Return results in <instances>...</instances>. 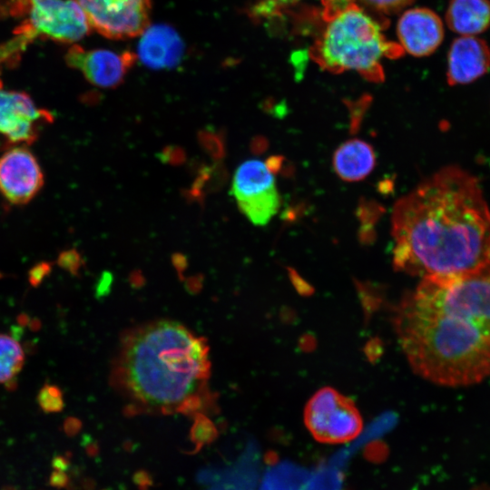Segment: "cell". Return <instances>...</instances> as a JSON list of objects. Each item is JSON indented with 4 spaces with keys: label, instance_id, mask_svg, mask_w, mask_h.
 Returning a JSON list of instances; mask_svg holds the SVG:
<instances>
[{
    "label": "cell",
    "instance_id": "obj_1",
    "mask_svg": "<svg viewBox=\"0 0 490 490\" xmlns=\"http://www.w3.org/2000/svg\"><path fill=\"white\" fill-rule=\"evenodd\" d=\"M393 324L420 377L447 387L483 381L490 376V261L422 278L399 302Z\"/></svg>",
    "mask_w": 490,
    "mask_h": 490
},
{
    "label": "cell",
    "instance_id": "obj_2",
    "mask_svg": "<svg viewBox=\"0 0 490 490\" xmlns=\"http://www.w3.org/2000/svg\"><path fill=\"white\" fill-rule=\"evenodd\" d=\"M393 265L421 278L475 270L490 261V210L478 181L446 167L397 201Z\"/></svg>",
    "mask_w": 490,
    "mask_h": 490
},
{
    "label": "cell",
    "instance_id": "obj_3",
    "mask_svg": "<svg viewBox=\"0 0 490 490\" xmlns=\"http://www.w3.org/2000/svg\"><path fill=\"white\" fill-rule=\"evenodd\" d=\"M211 374L206 341L174 320L160 319L123 334L113 384L135 411L190 413L201 407Z\"/></svg>",
    "mask_w": 490,
    "mask_h": 490
},
{
    "label": "cell",
    "instance_id": "obj_4",
    "mask_svg": "<svg viewBox=\"0 0 490 490\" xmlns=\"http://www.w3.org/2000/svg\"><path fill=\"white\" fill-rule=\"evenodd\" d=\"M324 21L326 25L309 54L325 71H355L366 80L378 83L384 80L382 61L398 58L404 53L383 34V23L356 3Z\"/></svg>",
    "mask_w": 490,
    "mask_h": 490
},
{
    "label": "cell",
    "instance_id": "obj_5",
    "mask_svg": "<svg viewBox=\"0 0 490 490\" xmlns=\"http://www.w3.org/2000/svg\"><path fill=\"white\" fill-rule=\"evenodd\" d=\"M304 422L316 440L328 444L348 442L356 438L363 427L355 403L330 387L320 388L307 402Z\"/></svg>",
    "mask_w": 490,
    "mask_h": 490
},
{
    "label": "cell",
    "instance_id": "obj_6",
    "mask_svg": "<svg viewBox=\"0 0 490 490\" xmlns=\"http://www.w3.org/2000/svg\"><path fill=\"white\" fill-rule=\"evenodd\" d=\"M15 10L26 15L16 30L61 43H74L92 29L74 0H17Z\"/></svg>",
    "mask_w": 490,
    "mask_h": 490
},
{
    "label": "cell",
    "instance_id": "obj_7",
    "mask_svg": "<svg viewBox=\"0 0 490 490\" xmlns=\"http://www.w3.org/2000/svg\"><path fill=\"white\" fill-rule=\"evenodd\" d=\"M232 194L240 210L254 225L264 226L279 208L276 181L269 165L260 160H249L236 170Z\"/></svg>",
    "mask_w": 490,
    "mask_h": 490
},
{
    "label": "cell",
    "instance_id": "obj_8",
    "mask_svg": "<svg viewBox=\"0 0 490 490\" xmlns=\"http://www.w3.org/2000/svg\"><path fill=\"white\" fill-rule=\"evenodd\" d=\"M53 121L49 110L24 92L5 88L0 79V148L34 143Z\"/></svg>",
    "mask_w": 490,
    "mask_h": 490
},
{
    "label": "cell",
    "instance_id": "obj_9",
    "mask_svg": "<svg viewBox=\"0 0 490 490\" xmlns=\"http://www.w3.org/2000/svg\"><path fill=\"white\" fill-rule=\"evenodd\" d=\"M92 28L111 39L140 35L150 25L151 0H74Z\"/></svg>",
    "mask_w": 490,
    "mask_h": 490
},
{
    "label": "cell",
    "instance_id": "obj_10",
    "mask_svg": "<svg viewBox=\"0 0 490 490\" xmlns=\"http://www.w3.org/2000/svg\"><path fill=\"white\" fill-rule=\"evenodd\" d=\"M44 174L27 146L5 149L0 156V194L12 205L30 202L42 190Z\"/></svg>",
    "mask_w": 490,
    "mask_h": 490
},
{
    "label": "cell",
    "instance_id": "obj_11",
    "mask_svg": "<svg viewBox=\"0 0 490 490\" xmlns=\"http://www.w3.org/2000/svg\"><path fill=\"white\" fill-rule=\"evenodd\" d=\"M136 58L132 52L86 50L76 44L65 54V62L69 66L79 70L92 84L101 88L119 85Z\"/></svg>",
    "mask_w": 490,
    "mask_h": 490
},
{
    "label": "cell",
    "instance_id": "obj_12",
    "mask_svg": "<svg viewBox=\"0 0 490 490\" xmlns=\"http://www.w3.org/2000/svg\"><path fill=\"white\" fill-rule=\"evenodd\" d=\"M398 44L404 52L424 57L433 54L444 40L442 19L433 10L415 7L405 10L397 24Z\"/></svg>",
    "mask_w": 490,
    "mask_h": 490
},
{
    "label": "cell",
    "instance_id": "obj_13",
    "mask_svg": "<svg viewBox=\"0 0 490 490\" xmlns=\"http://www.w3.org/2000/svg\"><path fill=\"white\" fill-rule=\"evenodd\" d=\"M490 69V47L476 35H460L448 51L446 79L450 85L470 83Z\"/></svg>",
    "mask_w": 490,
    "mask_h": 490
},
{
    "label": "cell",
    "instance_id": "obj_14",
    "mask_svg": "<svg viewBox=\"0 0 490 490\" xmlns=\"http://www.w3.org/2000/svg\"><path fill=\"white\" fill-rule=\"evenodd\" d=\"M138 58L153 69L171 68L177 65L183 54L184 46L180 35L164 24L148 26L141 34Z\"/></svg>",
    "mask_w": 490,
    "mask_h": 490
},
{
    "label": "cell",
    "instance_id": "obj_15",
    "mask_svg": "<svg viewBox=\"0 0 490 490\" xmlns=\"http://www.w3.org/2000/svg\"><path fill=\"white\" fill-rule=\"evenodd\" d=\"M376 154L372 146L360 139L343 142L334 152L333 167L346 181H358L375 168Z\"/></svg>",
    "mask_w": 490,
    "mask_h": 490
},
{
    "label": "cell",
    "instance_id": "obj_16",
    "mask_svg": "<svg viewBox=\"0 0 490 490\" xmlns=\"http://www.w3.org/2000/svg\"><path fill=\"white\" fill-rule=\"evenodd\" d=\"M447 26L460 35H477L490 26V0H450Z\"/></svg>",
    "mask_w": 490,
    "mask_h": 490
},
{
    "label": "cell",
    "instance_id": "obj_17",
    "mask_svg": "<svg viewBox=\"0 0 490 490\" xmlns=\"http://www.w3.org/2000/svg\"><path fill=\"white\" fill-rule=\"evenodd\" d=\"M257 461L255 449H247L234 465L222 468L220 479L209 490H254Z\"/></svg>",
    "mask_w": 490,
    "mask_h": 490
},
{
    "label": "cell",
    "instance_id": "obj_18",
    "mask_svg": "<svg viewBox=\"0 0 490 490\" xmlns=\"http://www.w3.org/2000/svg\"><path fill=\"white\" fill-rule=\"evenodd\" d=\"M265 472L260 490H305L309 474L289 462H274Z\"/></svg>",
    "mask_w": 490,
    "mask_h": 490
},
{
    "label": "cell",
    "instance_id": "obj_19",
    "mask_svg": "<svg viewBox=\"0 0 490 490\" xmlns=\"http://www.w3.org/2000/svg\"><path fill=\"white\" fill-rule=\"evenodd\" d=\"M24 362L22 346L14 338L0 334V384H8L20 372Z\"/></svg>",
    "mask_w": 490,
    "mask_h": 490
},
{
    "label": "cell",
    "instance_id": "obj_20",
    "mask_svg": "<svg viewBox=\"0 0 490 490\" xmlns=\"http://www.w3.org/2000/svg\"><path fill=\"white\" fill-rule=\"evenodd\" d=\"M341 473L329 465L321 466L309 475L305 490H341Z\"/></svg>",
    "mask_w": 490,
    "mask_h": 490
},
{
    "label": "cell",
    "instance_id": "obj_21",
    "mask_svg": "<svg viewBox=\"0 0 490 490\" xmlns=\"http://www.w3.org/2000/svg\"><path fill=\"white\" fill-rule=\"evenodd\" d=\"M37 403L45 413H57L64 407L63 393L61 389L52 384H44L39 390Z\"/></svg>",
    "mask_w": 490,
    "mask_h": 490
},
{
    "label": "cell",
    "instance_id": "obj_22",
    "mask_svg": "<svg viewBox=\"0 0 490 490\" xmlns=\"http://www.w3.org/2000/svg\"><path fill=\"white\" fill-rule=\"evenodd\" d=\"M217 431L212 424L202 416L197 418L191 431V439L196 445L194 452L212 442L217 437Z\"/></svg>",
    "mask_w": 490,
    "mask_h": 490
},
{
    "label": "cell",
    "instance_id": "obj_23",
    "mask_svg": "<svg viewBox=\"0 0 490 490\" xmlns=\"http://www.w3.org/2000/svg\"><path fill=\"white\" fill-rule=\"evenodd\" d=\"M370 9L385 15L396 14L412 4L414 0H360Z\"/></svg>",
    "mask_w": 490,
    "mask_h": 490
},
{
    "label": "cell",
    "instance_id": "obj_24",
    "mask_svg": "<svg viewBox=\"0 0 490 490\" xmlns=\"http://www.w3.org/2000/svg\"><path fill=\"white\" fill-rule=\"evenodd\" d=\"M296 1V0H293ZM323 11L322 17L327 19L348 5L356 3V0H319Z\"/></svg>",
    "mask_w": 490,
    "mask_h": 490
},
{
    "label": "cell",
    "instance_id": "obj_25",
    "mask_svg": "<svg viewBox=\"0 0 490 490\" xmlns=\"http://www.w3.org/2000/svg\"><path fill=\"white\" fill-rule=\"evenodd\" d=\"M50 264L40 263L34 266L29 272V282L33 287H38L45 276L50 273Z\"/></svg>",
    "mask_w": 490,
    "mask_h": 490
},
{
    "label": "cell",
    "instance_id": "obj_26",
    "mask_svg": "<svg viewBox=\"0 0 490 490\" xmlns=\"http://www.w3.org/2000/svg\"><path fill=\"white\" fill-rule=\"evenodd\" d=\"M59 265L72 273H76L79 267V257L77 253L69 251L62 254L59 258Z\"/></svg>",
    "mask_w": 490,
    "mask_h": 490
},
{
    "label": "cell",
    "instance_id": "obj_27",
    "mask_svg": "<svg viewBox=\"0 0 490 490\" xmlns=\"http://www.w3.org/2000/svg\"><path fill=\"white\" fill-rule=\"evenodd\" d=\"M132 481L139 490H148L153 483L151 474L143 469H140L133 474Z\"/></svg>",
    "mask_w": 490,
    "mask_h": 490
},
{
    "label": "cell",
    "instance_id": "obj_28",
    "mask_svg": "<svg viewBox=\"0 0 490 490\" xmlns=\"http://www.w3.org/2000/svg\"><path fill=\"white\" fill-rule=\"evenodd\" d=\"M472 490H490V485H479L473 487Z\"/></svg>",
    "mask_w": 490,
    "mask_h": 490
},
{
    "label": "cell",
    "instance_id": "obj_29",
    "mask_svg": "<svg viewBox=\"0 0 490 490\" xmlns=\"http://www.w3.org/2000/svg\"><path fill=\"white\" fill-rule=\"evenodd\" d=\"M274 1L277 3L279 7L282 6L285 4H289L292 2V0H274Z\"/></svg>",
    "mask_w": 490,
    "mask_h": 490
},
{
    "label": "cell",
    "instance_id": "obj_30",
    "mask_svg": "<svg viewBox=\"0 0 490 490\" xmlns=\"http://www.w3.org/2000/svg\"><path fill=\"white\" fill-rule=\"evenodd\" d=\"M103 490H110V489H103Z\"/></svg>",
    "mask_w": 490,
    "mask_h": 490
}]
</instances>
